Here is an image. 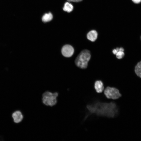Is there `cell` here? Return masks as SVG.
<instances>
[{
	"label": "cell",
	"instance_id": "obj_1",
	"mask_svg": "<svg viewBox=\"0 0 141 141\" xmlns=\"http://www.w3.org/2000/svg\"><path fill=\"white\" fill-rule=\"evenodd\" d=\"M86 108L87 111L84 120L92 115L113 118L116 116L119 113L118 106L115 103L113 102L107 103L96 100L87 104Z\"/></svg>",
	"mask_w": 141,
	"mask_h": 141
},
{
	"label": "cell",
	"instance_id": "obj_2",
	"mask_svg": "<svg viewBox=\"0 0 141 141\" xmlns=\"http://www.w3.org/2000/svg\"><path fill=\"white\" fill-rule=\"evenodd\" d=\"M58 96L59 93L57 92H52L49 90L45 91L42 94V103L46 106H55L57 103Z\"/></svg>",
	"mask_w": 141,
	"mask_h": 141
},
{
	"label": "cell",
	"instance_id": "obj_3",
	"mask_svg": "<svg viewBox=\"0 0 141 141\" xmlns=\"http://www.w3.org/2000/svg\"><path fill=\"white\" fill-rule=\"evenodd\" d=\"M91 57L89 51L85 49L82 51L76 57L75 63L78 67L81 69L87 68L88 63Z\"/></svg>",
	"mask_w": 141,
	"mask_h": 141
},
{
	"label": "cell",
	"instance_id": "obj_4",
	"mask_svg": "<svg viewBox=\"0 0 141 141\" xmlns=\"http://www.w3.org/2000/svg\"><path fill=\"white\" fill-rule=\"evenodd\" d=\"M104 94L108 99H116L121 96L119 90L116 88L109 86L107 87L104 90Z\"/></svg>",
	"mask_w": 141,
	"mask_h": 141
},
{
	"label": "cell",
	"instance_id": "obj_5",
	"mask_svg": "<svg viewBox=\"0 0 141 141\" xmlns=\"http://www.w3.org/2000/svg\"><path fill=\"white\" fill-rule=\"evenodd\" d=\"M61 51V54L63 56L66 57H69L73 55L74 50L72 45L67 44L62 47Z\"/></svg>",
	"mask_w": 141,
	"mask_h": 141
},
{
	"label": "cell",
	"instance_id": "obj_6",
	"mask_svg": "<svg viewBox=\"0 0 141 141\" xmlns=\"http://www.w3.org/2000/svg\"><path fill=\"white\" fill-rule=\"evenodd\" d=\"M12 117L14 121L16 123L21 122L23 120V116L20 111H17L14 112L12 114Z\"/></svg>",
	"mask_w": 141,
	"mask_h": 141
},
{
	"label": "cell",
	"instance_id": "obj_7",
	"mask_svg": "<svg viewBox=\"0 0 141 141\" xmlns=\"http://www.w3.org/2000/svg\"><path fill=\"white\" fill-rule=\"evenodd\" d=\"M94 88L98 93H102L104 89V87L102 82L101 80H97L94 84Z\"/></svg>",
	"mask_w": 141,
	"mask_h": 141
},
{
	"label": "cell",
	"instance_id": "obj_8",
	"mask_svg": "<svg viewBox=\"0 0 141 141\" xmlns=\"http://www.w3.org/2000/svg\"><path fill=\"white\" fill-rule=\"evenodd\" d=\"M97 36V33L95 30H92L90 31L87 35V39L93 42L95 41L96 40Z\"/></svg>",
	"mask_w": 141,
	"mask_h": 141
},
{
	"label": "cell",
	"instance_id": "obj_9",
	"mask_svg": "<svg viewBox=\"0 0 141 141\" xmlns=\"http://www.w3.org/2000/svg\"><path fill=\"white\" fill-rule=\"evenodd\" d=\"M116 49L117 50V53L116 54L117 58L119 59L123 58L125 55L124 49L121 47L120 48H117Z\"/></svg>",
	"mask_w": 141,
	"mask_h": 141
},
{
	"label": "cell",
	"instance_id": "obj_10",
	"mask_svg": "<svg viewBox=\"0 0 141 141\" xmlns=\"http://www.w3.org/2000/svg\"><path fill=\"white\" fill-rule=\"evenodd\" d=\"M73 8L72 5L69 2H66L64 4L63 8V10L68 13L72 11Z\"/></svg>",
	"mask_w": 141,
	"mask_h": 141
},
{
	"label": "cell",
	"instance_id": "obj_11",
	"mask_svg": "<svg viewBox=\"0 0 141 141\" xmlns=\"http://www.w3.org/2000/svg\"><path fill=\"white\" fill-rule=\"evenodd\" d=\"M53 18V16L51 13L45 14L43 16L42 20L44 22H47L51 20Z\"/></svg>",
	"mask_w": 141,
	"mask_h": 141
},
{
	"label": "cell",
	"instance_id": "obj_12",
	"mask_svg": "<svg viewBox=\"0 0 141 141\" xmlns=\"http://www.w3.org/2000/svg\"><path fill=\"white\" fill-rule=\"evenodd\" d=\"M134 71L137 75L141 78V61L138 62L136 66Z\"/></svg>",
	"mask_w": 141,
	"mask_h": 141
},
{
	"label": "cell",
	"instance_id": "obj_13",
	"mask_svg": "<svg viewBox=\"0 0 141 141\" xmlns=\"http://www.w3.org/2000/svg\"><path fill=\"white\" fill-rule=\"evenodd\" d=\"M132 1L135 3L138 4L141 2V0H132Z\"/></svg>",
	"mask_w": 141,
	"mask_h": 141
},
{
	"label": "cell",
	"instance_id": "obj_14",
	"mask_svg": "<svg viewBox=\"0 0 141 141\" xmlns=\"http://www.w3.org/2000/svg\"><path fill=\"white\" fill-rule=\"evenodd\" d=\"M70 2H78L81 1L82 0H67Z\"/></svg>",
	"mask_w": 141,
	"mask_h": 141
},
{
	"label": "cell",
	"instance_id": "obj_15",
	"mask_svg": "<svg viewBox=\"0 0 141 141\" xmlns=\"http://www.w3.org/2000/svg\"><path fill=\"white\" fill-rule=\"evenodd\" d=\"M117 52V50L116 49H114L112 51V52L114 54L116 55Z\"/></svg>",
	"mask_w": 141,
	"mask_h": 141
},
{
	"label": "cell",
	"instance_id": "obj_16",
	"mask_svg": "<svg viewBox=\"0 0 141 141\" xmlns=\"http://www.w3.org/2000/svg\"><path fill=\"white\" fill-rule=\"evenodd\" d=\"M140 38H141V36Z\"/></svg>",
	"mask_w": 141,
	"mask_h": 141
}]
</instances>
